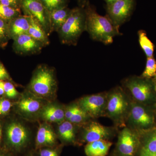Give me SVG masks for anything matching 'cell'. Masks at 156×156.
Listing matches in <instances>:
<instances>
[{"label":"cell","instance_id":"6da1fadb","mask_svg":"<svg viewBox=\"0 0 156 156\" xmlns=\"http://www.w3.org/2000/svg\"><path fill=\"white\" fill-rule=\"evenodd\" d=\"M86 13V30L93 41L105 45L113 43L115 37L122 34L117 30L106 16L100 15L90 3L85 7Z\"/></svg>","mask_w":156,"mask_h":156},{"label":"cell","instance_id":"7a4b0ae2","mask_svg":"<svg viewBox=\"0 0 156 156\" xmlns=\"http://www.w3.org/2000/svg\"><path fill=\"white\" fill-rule=\"evenodd\" d=\"M131 102L123 88L117 87L108 92L106 116L115 125L125 126L131 109Z\"/></svg>","mask_w":156,"mask_h":156},{"label":"cell","instance_id":"3957f363","mask_svg":"<svg viewBox=\"0 0 156 156\" xmlns=\"http://www.w3.org/2000/svg\"><path fill=\"white\" fill-rule=\"evenodd\" d=\"M86 30V10L85 8L78 6L71 9L69 16L57 32L62 44L76 46Z\"/></svg>","mask_w":156,"mask_h":156},{"label":"cell","instance_id":"277c9868","mask_svg":"<svg viewBox=\"0 0 156 156\" xmlns=\"http://www.w3.org/2000/svg\"><path fill=\"white\" fill-rule=\"evenodd\" d=\"M123 84L129 91L134 101L145 105L154 106L156 102V90L153 79L132 76L125 79Z\"/></svg>","mask_w":156,"mask_h":156},{"label":"cell","instance_id":"5b68a950","mask_svg":"<svg viewBox=\"0 0 156 156\" xmlns=\"http://www.w3.org/2000/svg\"><path fill=\"white\" fill-rule=\"evenodd\" d=\"M156 118L154 108L153 109L152 106L134 101L131 102L126 123L128 128L142 135L156 127Z\"/></svg>","mask_w":156,"mask_h":156},{"label":"cell","instance_id":"8992f818","mask_svg":"<svg viewBox=\"0 0 156 156\" xmlns=\"http://www.w3.org/2000/svg\"><path fill=\"white\" fill-rule=\"evenodd\" d=\"M56 82L54 71L45 65L39 66L34 73L29 87L36 95L48 97L55 92Z\"/></svg>","mask_w":156,"mask_h":156},{"label":"cell","instance_id":"52a82bcc","mask_svg":"<svg viewBox=\"0 0 156 156\" xmlns=\"http://www.w3.org/2000/svg\"><path fill=\"white\" fill-rule=\"evenodd\" d=\"M136 0H120L105 7L106 16L118 30L120 27L130 20L135 10Z\"/></svg>","mask_w":156,"mask_h":156},{"label":"cell","instance_id":"ba28073f","mask_svg":"<svg viewBox=\"0 0 156 156\" xmlns=\"http://www.w3.org/2000/svg\"><path fill=\"white\" fill-rule=\"evenodd\" d=\"M141 135L128 127L120 131L114 151V156H135L139 150Z\"/></svg>","mask_w":156,"mask_h":156},{"label":"cell","instance_id":"9c48e42d","mask_svg":"<svg viewBox=\"0 0 156 156\" xmlns=\"http://www.w3.org/2000/svg\"><path fill=\"white\" fill-rule=\"evenodd\" d=\"M20 9L24 15L36 19L48 36L51 33L49 12L40 0H20Z\"/></svg>","mask_w":156,"mask_h":156},{"label":"cell","instance_id":"30bf717a","mask_svg":"<svg viewBox=\"0 0 156 156\" xmlns=\"http://www.w3.org/2000/svg\"><path fill=\"white\" fill-rule=\"evenodd\" d=\"M108 92H102L82 98L78 105L90 118L106 116Z\"/></svg>","mask_w":156,"mask_h":156},{"label":"cell","instance_id":"8fae6325","mask_svg":"<svg viewBox=\"0 0 156 156\" xmlns=\"http://www.w3.org/2000/svg\"><path fill=\"white\" fill-rule=\"evenodd\" d=\"M115 128L106 127L97 122H91L84 128L82 134V140L89 143L105 140H109L115 135Z\"/></svg>","mask_w":156,"mask_h":156},{"label":"cell","instance_id":"7c38bea8","mask_svg":"<svg viewBox=\"0 0 156 156\" xmlns=\"http://www.w3.org/2000/svg\"><path fill=\"white\" fill-rule=\"evenodd\" d=\"M13 41V50L15 53L20 55L24 56L37 54L41 52L44 47L28 34L20 35Z\"/></svg>","mask_w":156,"mask_h":156},{"label":"cell","instance_id":"4fadbf2b","mask_svg":"<svg viewBox=\"0 0 156 156\" xmlns=\"http://www.w3.org/2000/svg\"><path fill=\"white\" fill-rule=\"evenodd\" d=\"M6 135L9 144L16 149L24 147L28 139L27 129L21 124L16 122L9 124Z\"/></svg>","mask_w":156,"mask_h":156},{"label":"cell","instance_id":"5bb4252c","mask_svg":"<svg viewBox=\"0 0 156 156\" xmlns=\"http://www.w3.org/2000/svg\"><path fill=\"white\" fill-rule=\"evenodd\" d=\"M30 24V17L20 15L12 19L9 23V35L14 40L20 35L27 34Z\"/></svg>","mask_w":156,"mask_h":156},{"label":"cell","instance_id":"9a60e30c","mask_svg":"<svg viewBox=\"0 0 156 156\" xmlns=\"http://www.w3.org/2000/svg\"><path fill=\"white\" fill-rule=\"evenodd\" d=\"M156 154V127L141 135L140 156H150Z\"/></svg>","mask_w":156,"mask_h":156},{"label":"cell","instance_id":"2e32d148","mask_svg":"<svg viewBox=\"0 0 156 156\" xmlns=\"http://www.w3.org/2000/svg\"><path fill=\"white\" fill-rule=\"evenodd\" d=\"M112 145V143L105 140L89 143L85 146V154L87 156H106Z\"/></svg>","mask_w":156,"mask_h":156},{"label":"cell","instance_id":"e0dca14e","mask_svg":"<svg viewBox=\"0 0 156 156\" xmlns=\"http://www.w3.org/2000/svg\"><path fill=\"white\" fill-rule=\"evenodd\" d=\"M71 11V9L66 6L55 9L49 13L51 33L53 31H58L59 28L67 19Z\"/></svg>","mask_w":156,"mask_h":156},{"label":"cell","instance_id":"ac0fdd59","mask_svg":"<svg viewBox=\"0 0 156 156\" xmlns=\"http://www.w3.org/2000/svg\"><path fill=\"white\" fill-rule=\"evenodd\" d=\"M30 17V24L28 33L29 35L41 44L44 47L49 45L50 44L48 37L41 25L36 19Z\"/></svg>","mask_w":156,"mask_h":156},{"label":"cell","instance_id":"d6986e66","mask_svg":"<svg viewBox=\"0 0 156 156\" xmlns=\"http://www.w3.org/2000/svg\"><path fill=\"white\" fill-rule=\"evenodd\" d=\"M56 141V135L50 127L46 125H43L40 127L37 134V146L53 145Z\"/></svg>","mask_w":156,"mask_h":156},{"label":"cell","instance_id":"ffe728a7","mask_svg":"<svg viewBox=\"0 0 156 156\" xmlns=\"http://www.w3.org/2000/svg\"><path fill=\"white\" fill-rule=\"evenodd\" d=\"M42 116L45 119L52 122H60L64 120L65 112L55 105H49L43 110Z\"/></svg>","mask_w":156,"mask_h":156},{"label":"cell","instance_id":"44dd1931","mask_svg":"<svg viewBox=\"0 0 156 156\" xmlns=\"http://www.w3.org/2000/svg\"><path fill=\"white\" fill-rule=\"evenodd\" d=\"M58 133L60 137L69 143H73L76 140L75 130L72 123L69 121L62 123L58 127Z\"/></svg>","mask_w":156,"mask_h":156},{"label":"cell","instance_id":"7402d4cb","mask_svg":"<svg viewBox=\"0 0 156 156\" xmlns=\"http://www.w3.org/2000/svg\"><path fill=\"white\" fill-rule=\"evenodd\" d=\"M138 41L141 49L147 56L149 58L153 56L154 46L148 38L145 30H139L138 31Z\"/></svg>","mask_w":156,"mask_h":156},{"label":"cell","instance_id":"603a6c76","mask_svg":"<svg viewBox=\"0 0 156 156\" xmlns=\"http://www.w3.org/2000/svg\"><path fill=\"white\" fill-rule=\"evenodd\" d=\"M41 102L37 99L30 98H23L18 103L20 110L27 113H34L38 111L41 107Z\"/></svg>","mask_w":156,"mask_h":156},{"label":"cell","instance_id":"cb8c5ba5","mask_svg":"<svg viewBox=\"0 0 156 156\" xmlns=\"http://www.w3.org/2000/svg\"><path fill=\"white\" fill-rule=\"evenodd\" d=\"M21 10L5 5L0 3V18L8 23L21 15Z\"/></svg>","mask_w":156,"mask_h":156},{"label":"cell","instance_id":"d4e9b609","mask_svg":"<svg viewBox=\"0 0 156 156\" xmlns=\"http://www.w3.org/2000/svg\"><path fill=\"white\" fill-rule=\"evenodd\" d=\"M156 74V60L154 56L147 58L145 69L141 76L146 79H153Z\"/></svg>","mask_w":156,"mask_h":156},{"label":"cell","instance_id":"484cf974","mask_svg":"<svg viewBox=\"0 0 156 156\" xmlns=\"http://www.w3.org/2000/svg\"><path fill=\"white\" fill-rule=\"evenodd\" d=\"M10 39L9 23L0 18V47H5Z\"/></svg>","mask_w":156,"mask_h":156},{"label":"cell","instance_id":"4316f807","mask_svg":"<svg viewBox=\"0 0 156 156\" xmlns=\"http://www.w3.org/2000/svg\"><path fill=\"white\" fill-rule=\"evenodd\" d=\"M48 12L67 6L69 0H40Z\"/></svg>","mask_w":156,"mask_h":156},{"label":"cell","instance_id":"83f0119b","mask_svg":"<svg viewBox=\"0 0 156 156\" xmlns=\"http://www.w3.org/2000/svg\"><path fill=\"white\" fill-rule=\"evenodd\" d=\"M90 117L80 107L68 120L73 124H80L87 121Z\"/></svg>","mask_w":156,"mask_h":156},{"label":"cell","instance_id":"f1b7e54d","mask_svg":"<svg viewBox=\"0 0 156 156\" xmlns=\"http://www.w3.org/2000/svg\"><path fill=\"white\" fill-rule=\"evenodd\" d=\"M5 94L10 98H14L18 95L15 87L9 82H5Z\"/></svg>","mask_w":156,"mask_h":156},{"label":"cell","instance_id":"f546056e","mask_svg":"<svg viewBox=\"0 0 156 156\" xmlns=\"http://www.w3.org/2000/svg\"><path fill=\"white\" fill-rule=\"evenodd\" d=\"M11 104L9 101L5 99L0 100V115L6 114L11 109Z\"/></svg>","mask_w":156,"mask_h":156},{"label":"cell","instance_id":"4dcf8cb0","mask_svg":"<svg viewBox=\"0 0 156 156\" xmlns=\"http://www.w3.org/2000/svg\"><path fill=\"white\" fill-rule=\"evenodd\" d=\"M0 3L13 9H20V0H0Z\"/></svg>","mask_w":156,"mask_h":156},{"label":"cell","instance_id":"1f68e13d","mask_svg":"<svg viewBox=\"0 0 156 156\" xmlns=\"http://www.w3.org/2000/svg\"><path fill=\"white\" fill-rule=\"evenodd\" d=\"M80 108V107L78 105H73L69 107L65 112V118L68 121L72 116Z\"/></svg>","mask_w":156,"mask_h":156},{"label":"cell","instance_id":"d6a6232c","mask_svg":"<svg viewBox=\"0 0 156 156\" xmlns=\"http://www.w3.org/2000/svg\"><path fill=\"white\" fill-rule=\"evenodd\" d=\"M10 79L8 72L2 63L0 61V80L4 81Z\"/></svg>","mask_w":156,"mask_h":156},{"label":"cell","instance_id":"836d02e7","mask_svg":"<svg viewBox=\"0 0 156 156\" xmlns=\"http://www.w3.org/2000/svg\"><path fill=\"white\" fill-rule=\"evenodd\" d=\"M40 156H58L56 151L50 149H44L40 152Z\"/></svg>","mask_w":156,"mask_h":156},{"label":"cell","instance_id":"e575fe53","mask_svg":"<svg viewBox=\"0 0 156 156\" xmlns=\"http://www.w3.org/2000/svg\"><path fill=\"white\" fill-rule=\"evenodd\" d=\"M79 7L85 8L89 2V0H76Z\"/></svg>","mask_w":156,"mask_h":156},{"label":"cell","instance_id":"d590c367","mask_svg":"<svg viewBox=\"0 0 156 156\" xmlns=\"http://www.w3.org/2000/svg\"><path fill=\"white\" fill-rule=\"evenodd\" d=\"M5 94V82L0 80V95Z\"/></svg>","mask_w":156,"mask_h":156},{"label":"cell","instance_id":"8d00e7d4","mask_svg":"<svg viewBox=\"0 0 156 156\" xmlns=\"http://www.w3.org/2000/svg\"><path fill=\"white\" fill-rule=\"evenodd\" d=\"M103 1L105 2L106 4H109L115 2L120 1V0H103Z\"/></svg>","mask_w":156,"mask_h":156},{"label":"cell","instance_id":"74e56055","mask_svg":"<svg viewBox=\"0 0 156 156\" xmlns=\"http://www.w3.org/2000/svg\"><path fill=\"white\" fill-rule=\"evenodd\" d=\"M153 80L154 83L155 85V87H156V74L155 76L153 78Z\"/></svg>","mask_w":156,"mask_h":156},{"label":"cell","instance_id":"f35d334b","mask_svg":"<svg viewBox=\"0 0 156 156\" xmlns=\"http://www.w3.org/2000/svg\"><path fill=\"white\" fill-rule=\"evenodd\" d=\"M1 138H2V128L0 125V141H1Z\"/></svg>","mask_w":156,"mask_h":156},{"label":"cell","instance_id":"ab89813d","mask_svg":"<svg viewBox=\"0 0 156 156\" xmlns=\"http://www.w3.org/2000/svg\"><path fill=\"white\" fill-rule=\"evenodd\" d=\"M154 108L155 112L156 117V102L155 103V104L154 105Z\"/></svg>","mask_w":156,"mask_h":156},{"label":"cell","instance_id":"60d3db41","mask_svg":"<svg viewBox=\"0 0 156 156\" xmlns=\"http://www.w3.org/2000/svg\"><path fill=\"white\" fill-rule=\"evenodd\" d=\"M150 156H156V154H154Z\"/></svg>","mask_w":156,"mask_h":156},{"label":"cell","instance_id":"b9f144b4","mask_svg":"<svg viewBox=\"0 0 156 156\" xmlns=\"http://www.w3.org/2000/svg\"><path fill=\"white\" fill-rule=\"evenodd\" d=\"M0 156H5L2 155V154H0Z\"/></svg>","mask_w":156,"mask_h":156},{"label":"cell","instance_id":"7bdbcfd3","mask_svg":"<svg viewBox=\"0 0 156 156\" xmlns=\"http://www.w3.org/2000/svg\"></svg>","mask_w":156,"mask_h":156}]
</instances>
